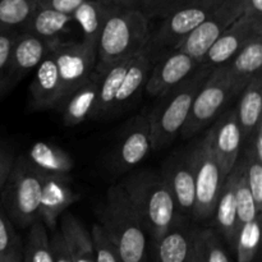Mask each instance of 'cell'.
<instances>
[{
    "label": "cell",
    "mask_w": 262,
    "mask_h": 262,
    "mask_svg": "<svg viewBox=\"0 0 262 262\" xmlns=\"http://www.w3.org/2000/svg\"><path fill=\"white\" fill-rule=\"evenodd\" d=\"M150 37V19L114 2L97 38L95 72L102 76L115 64L147 50Z\"/></svg>",
    "instance_id": "obj_1"
},
{
    "label": "cell",
    "mask_w": 262,
    "mask_h": 262,
    "mask_svg": "<svg viewBox=\"0 0 262 262\" xmlns=\"http://www.w3.org/2000/svg\"><path fill=\"white\" fill-rule=\"evenodd\" d=\"M100 225L123 262H148V235L145 225L130 205L122 184L107 189L100 214Z\"/></svg>",
    "instance_id": "obj_2"
},
{
    "label": "cell",
    "mask_w": 262,
    "mask_h": 262,
    "mask_svg": "<svg viewBox=\"0 0 262 262\" xmlns=\"http://www.w3.org/2000/svg\"><path fill=\"white\" fill-rule=\"evenodd\" d=\"M212 69L200 64L186 79L158 96L148 113L151 128V151L165 148L181 133L197 92Z\"/></svg>",
    "instance_id": "obj_3"
},
{
    "label": "cell",
    "mask_w": 262,
    "mask_h": 262,
    "mask_svg": "<svg viewBox=\"0 0 262 262\" xmlns=\"http://www.w3.org/2000/svg\"><path fill=\"white\" fill-rule=\"evenodd\" d=\"M122 187L152 242L158 241L182 215L158 171L133 173L123 182Z\"/></svg>",
    "instance_id": "obj_4"
},
{
    "label": "cell",
    "mask_w": 262,
    "mask_h": 262,
    "mask_svg": "<svg viewBox=\"0 0 262 262\" xmlns=\"http://www.w3.org/2000/svg\"><path fill=\"white\" fill-rule=\"evenodd\" d=\"M43 174L36 170L25 156L15 159L2 191V201L13 225L28 228L40 220L41 184Z\"/></svg>",
    "instance_id": "obj_5"
},
{
    "label": "cell",
    "mask_w": 262,
    "mask_h": 262,
    "mask_svg": "<svg viewBox=\"0 0 262 262\" xmlns=\"http://www.w3.org/2000/svg\"><path fill=\"white\" fill-rule=\"evenodd\" d=\"M187 150L194 176V205L191 217L194 222H206L212 219L225 178L206 133L187 146Z\"/></svg>",
    "instance_id": "obj_6"
},
{
    "label": "cell",
    "mask_w": 262,
    "mask_h": 262,
    "mask_svg": "<svg viewBox=\"0 0 262 262\" xmlns=\"http://www.w3.org/2000/svg\"><path fill=\"white\" fill-rule=\"evenodd\" d=\"M232 99H234L232 77L227 63L212 69L197 92L188 118L181 130L182 137L191 138L200 135L225 112Z\"/></svg>",
    "instance_id": "obj_7"
},
{
    "label": "cell",
    "mask_w": 262,
    "mask_h": 262,
    "mask_svg": "<svg viewBox=\"0 0 262 262\" xmlns=\"http://www.w3.org/2000/svg\"><path fill=\"white\" fill-rule=\"evenodd\" d=\"M225 0H182L165 18L160 27L151 33L148 50L173 49L197 26L206 20Z\"/></svg>",
    "instance_id": "obj_8"
},
{
    "label": "cell",
    "mask_w": 262,
    "mask_h": 262,
    "mask_svg": "<svg viewBox=\"0 0 262 262\" xmlns=\"http://www.w3.org/2000/svg\"><path fill=\"white\" fill-rule=\"evenodd\" d=\"M53 55L58 67L63 104L64 100L84 82L89 81L95 72L96 45L83 40H60L53 49Z\"/></svg>",
    "instance_id": "obj_9"
},
{
    "label": "cell",
    "mask_w": 262,
    "mask_h": 262,
    "mask_svg": "<svg viewBox=\"0 0 262 262\" xmlns=\"http://www.w3.org/2000/svg\"><path fill=\"white\" fill-rule=\"evenodd\" d=\"M243 14L242 0H225L206 20L197 26L171 50H179L201 64L222 33Z\"/></svg>",
    "instance_id": "obj_10"
},
{
    "label": "cell",
    "mask_w": 262,
    "mask_h": 262,
    "mask_svg": "<svg viewBox=\"0 0 262 262\" xmlns=\"http://www.w3.org/2000/svg\"><path fill=\"white\" fill-rule=\"evenodd\" d=\"M60 40L61 38L46 40L30 33L18 32L10 49L8 68L2 84V97H4L30 72L35 71Z\"/></svg>",
    "instance_id": "obj_11"
},
{
    "label": "cell",
    "mask_w": 262,
    "mask_h": 262,
    "mask_svg": "<svg viewBox=\"0 0 262 262\" xmlns=\"http://www.w3.org/2000/svg\"><path fill=\"white\" fill-rule=\"evenodd\" d=\"M151 151L148 114H138L124 125L113 152V165L118 171L132 170Z\"/></svg>",
    "instance_id": "obj_12"
},
{
    "label": "cell",
    "mask_w": 262,
    "mask_h": 262,
    "mask_svg": "<svg viewBox=\"0 0 262 262\" xmlns=\"http://www.w3.org/2000/svg\"><path fill=\"white\" fill-rule=\"evenodd\" d=\"M205 133L222 169L223 177L227 178L239 159L243 145L242 130L234 107L225 110Z\"/></svg>",
    "instance_id": "obj_13"
},
{
    "label": "cell",
    "mask_w": 262,
    "mask_h": 262,
    "mask_svg": "<svg viewBox=\"0 0 262 262\" xmlns=\"http://www.w3.org/2000/svg\"><path fill=\"white\" fill-rule=\"evenodd\" d=\"M159 173L163 177L178 211L184 216H191L194 205V176L187 147L169 156Z\"/></svg>",
    "instance_id": "obj_14"
},
{
    "label": "cell",
    "mask_w": 262,
    "mask_h": 262,
    "mask_svg": "<svg viewBox=\"0 0 262 262\" xmlns=\"http://www.w3.org/2000/svg\"><path fill=\"white\" fill-rule=\"evenodd\" d=\"M258 35H262V19H256L243 13L210 48L201 64L214 69L229 63L252 38Z\"/></svg>",
    "instance_id": "obj_15"
},
{
    "label": "cell",
    "mask_w": 262,
    "mask_h": 262,
    "mask_svg": "<svg viewBox=\"0 0 262 262\" xmlns=\"http://www.w3.org/2000/svg\"><path fill=\"white\" fill-rule=\"evenodd\" d=\"M200 63L179 50H170L151 68L145 91L151 96L161 95L186 79Z\"/></svg>",
    "instance_id": "obj_16"
},
{
    "label": "cell",
    "mask_w": 262,
    "mask_h": 262,
    "mask_svg": "<svg viewBox=\"0 0 262 262\" xmlns=\"http://www.w3.org/2000/svg\"><path fill=\"white\" fill-rule=\"evenodd\" d=\"M79 199L72 188L69 176H43L41 184L40 220L48 229L55 230L56 220Z\"/></svg>",
    "instance_id": "obj_17"
},
{
    "label": "cell",
    "mask_w": 262,
    "mask_h": 262,
    "mask_svg": "<svg viewBox=\"0 0 262 262\" xmlns=\"http://www.w3.org/2000/svg\"><path fill=\"white\" fill-rule=\"evenodd\" d=\"M196 228L188 216L181 215L158 241L152 242L154 262H187Z\"/></svg>",
    "instance_id": "obj_18"
},
{
    "label": "cell",
    "mask_w": 262,
    "mask_h": 262,
    "mask_svg": "<svg viewBox=\"0 0 262 262\" xmlns=\"http://www.w3.org/2000/svg\"><path fill=\"white\" fill-rule=\"evenodd\" d=\"M31 105L36 110H58L61 104V84L53 51L38 64L30 84Z\"/></svg>",
    "instance_id": "obj_19"
},
{
    "label": "cell",
    "mask_w": 262,
    "mask_h": 262,
    "mask_svg": "<svg viewBox=\"0 0 262 262\" xmlns=\"http://www.w3.org/2000/svg\"><path fill=\"white\" fill-rule=\"evenodd\" d=\"M235 179H237V169L234 165L233 170L228 174L223 183L214 215H212V222H214L212 228L219 233L225 245L232 250H234L235 239L239 230L237 219V205H235Z\"/></svg>",
    "instance_id": "obj_20"
},
{
    "label": "cell",
    "mask_w": 262,
    "mask_h": 262,
    "mask_svg": "<svg viewBox=\"0 0 262 262\" xmlns=\"http://www.w3.org/2000/svg\"><path fill=\"white\" fill-rule=\"evenodd\" d=\"M151 68H152V58H151V51L148 49L129 59L127 73H125L122 84L117 92V96L113 101L109 117L124 112L137 99L142 89H145Z\"/></svg>",
    "instance_id": "obj_21"
},
{
    "label": "cell",
    "mask_w": 262,
    "mask_h": 262,
    "mask_svg": "<svg viewBox=\"0 0 262 262\" xmlns=\"http://www.w3.org/2000/svg\"><path fill=\"white\" fill-rule=\"evenodd\" d=\"M100 76L94 72L89 81L72 92L60 105L58 112L61 113L64 124L68 127L78 125L84 120L91 119L99 97Z\"/></svg>",
    "instance_id": "obj_22"
},
{
    "label": "cell",
    "mask_w": 262,
    "mask_h": 262,
    "mask_svg": "<svg viewBox=\"0 0 262 262\" xmlns=\"http://www.w3.org/2000/svg\"><path fill=\"white\" fill-rule=\"evenodd\" d=\"M262 66V35L250 41L232 60L228 63L232 77L233 96H239L248 82L261 73Z\"/></svg>",
    "instance_id": "obj_23"
},
{
    "label": "cell",
    "mask_w": 262,
    "mask_h": 262,
    "mask_svg": "<svg viewBox=\"0 0 262 262\" xmlns=\"http://www.w3.org/2000/svg\"><path fill=\"white\" fill-rule=\"evenodd\" d=\"M25 158L43 176H69L74 166L73 159L66 150L42 141L33 143Z\"/></svg>",
    "instance_id": "obj_24"
},
{
    "label": "cell",
    "mask_w": 262,
    "mask_h": 262,
    "mask_svg": "<svg viewBox=\"0 0 262 262\" xmlns=\"http://www.w3.org/2000/svg\"><path fill=\"white\" fill-rule=\"evenodd\" d=\"M238 97L239 100L234 109L245 141L262 122V74H256Z\"/></svg>",
    "instance_id": "obj_25"
},
{
    "label": "cell",
    "mask_w": 262,
    "mask_h": 262,
    "mask_svg": "<svg viewBox=\"0 0 262 262\" xmlns=\"http://www.w3.org/2000/svg\"><path fill=\"white\" fill-rule=\"evenodd\" d=\"M60 232L68 246L72 262H96L91 234L73 214L64 212L61 215Z\"/></svg>",
    "instance_id": "obj_26"
},
{
    "label": "cell",
    "mask_w": 262,
    "mask_h": 262,
    "mask_svg": "<svg viewBox=\"0 0 262 262\" xmlns=\"http://www.w3.org/2000/svg\"><path fill=\"white\" fill-rule=\"evenodd\" d=\"M113 0H86L76 12L72 14L74 22L81 27L86 42L96 45L105 19L112 10Z\"/></svg>",
    "instance_id": "obj_27"
},
{
    "label": "cell",
    "mask_w": 262,
    "mask_h": 262,
    "mask_svg": "<svg viewBox=\"0 0 262 262\" xmlns=\"http://www.w3.org/2000/svg\"><path fill=\"white\" fill-rule=\"evenodd\" d=\"M72 22H74L72 15L63 14L49 8L37 7L32 17L23 26L19 32L30 33L46 40L61 38L60 35L66 32Z\"/></svg>",
    "instance_id": "obj_28"
},
{
    "label": "cell",
    "mask_w": 262,
    "mask_h": 262,
    "mask_svg": "<svg viewBox=\"0 0 262 262\" xmlns=\"http://www.w3.org/2000/svg\"><path fill=\"white\" fill-rule=\"evenodd\" d=\"M37 7L38 0H0V33L19 32Z\"/></svg>",
    "instance_id": "obj_29"
},
{
    "label": "cell",
    "mask_w": 262,
    "mask_h": 262,
    "mask_svg": "<svg viewBox=\"0 0 262 262\" xmlns=\"http://www.w3.org/2000/svg\"><path fill=\"white\" fill-rule=\"evenodd\" d=\"M22 262H53L50 237L41 220L28 227L27 237L23 245Z\"/></svg>",
    "instance_id": "obj_30"
},
{
    "label": "cell",
    "mask_w": 262,
    "mask_h": 262,
    "mask_svg": "<svg viewBox=\"0 0 262 262\" xmlns=\"http://www.w3.org/2000/svg\"><path fill=\"white\" fill-rule=\"evenodd\" d=\"M235 169H237V179H235V205H237V219L239 228L247 223L252 222L253 219L261 215V212L256 209L255 201L251 194L250 188H248L247 181H246L245 174V163L243 159H238L235 163Z\"/></svg>",
    "instance_id": "obj_31"
},
{
    "label": "cell",
    "mask_w": 262,
    "mask_h": 262,
    "mask_svg": "<svg viewBox=\"0 0 262 262\" xmlns=\"http://www.w3.org/2000/svg\"><path fill=\"white\" fill-rule=\"evenodd\" d=\"M261 239V215L238 230L234 251L237 262H253L258 252Z\"/></svg>",
    "instance_id": "obj_32"
},
{
    "label": "cell",
    "mask_w": 262,
    "mask_h": 262,
    "mask_svg": "<svg viewBox=\"0 0 262 262\" xmlns=\"http://www.w3.org/2000/svg\"><path fill=\"white\" fill-rule=\"evenodd\" d=\"M23 245L7 215L0 209V262H22Z\"/></svg>",
    "instance_id": "obj_33"
},
{
    "label": "cell",
    "mask_w": 262,
    "mask_h": 262,
    "mask_svg": "<svg viewBox=\"0 0 262 262\" xmlns=\"http://www.w3.org/2000/svg\"><path fill=\"white\" fill-rule=\"evenodd\" d=\"M204 262H230L228 246L214 228L199 227Z\"/></svg>",
    "instance_id": "obj_34"
},
{
    "label": "cell",
    "mask_w": 262,
    "mask_h": 262,
    "mask_svg": "<svg viewBox=\"0 0 262 262\" xmlns=\"http://www.w3.org/2000/svg\"><path fill=\"white\" fill-rule=\"evenodd\" d=\"M241 158L245 163V174L248 188L255 201L256 209L262 212V161L256 160L248 154L241 152Z\"/></svg>",
    "instance_id": "obj_35"
},
{
    "label": "cell",
    "mask_w": 262,
    "mask_h": 262,
    "mask_svg": "<svg viewBox=\"0 0 262 262\" xmlns=\"http://www.w3.org/2000/svg\"><path fill=\"white\" fill-rule=\"evenodd\" d=\"M90 234H91L92 247H94L96 262H123L117 247L113 245L109 237L105 234L101 225L95 224Z\"/></svg>",
    "instance_id": "obj_36"
},
{
    "label": "cell",
    "mask_w": 262,
    "mask_h": 262,
    "mask_svg": "<svg viewBox=\"0 0 262 262\" xmlns=\"http://www.w3.org/2000/svg\"><path fill=\"white\" fill-rule=\"evenodd\" d=\"M123 7L132 8V9L138 10L148 19L154 18H163L166 17V8L164 4V0H113Z\"/></svg>",
    "instance_id": "obj_37"
},
{
    "label": "cell",
    "mask_w": 262,
    "mask_h": 262,
    "mask_svg": "<svg viewBox=\"0 0 262 262\" xmlns=\"http://www.w3.org/2000/svg\"><path fill=\"white\" fill-rule=\"evenodd\" d=\"M17 35L18 31L0 33V99H2V84L3 81H4L5 72H7L8 68L10 49H12L13 41L17 37Z\"/></svg>",
    "instance_id": "obj_38"
},
{
    "label": "cell",
    "mask_w": 262,
    "mask_h": 262,
    "mask_svg": "<svg viewBox=\"0 0 262 262\" xmlns=\"http://www.w3.org/2000/svg\"><path fill=\"white\" fill-rule=\"evenodd\" d=\"M51 251H53V262H72L68 246L60 230H54L50 237Z\"/></svg>",
    "instance_id": "obj_39"
},
{
    "label": "cell",
    "mask_w": 262,
    "mask_h": 262,
    "mask_svg": "<svg viewBox=\"0 0 262 262\" xmlns=\"http://www.w3.org/2000/svg\"><path fill=\"white\" fill-rule=\"evenodd\" d=\"M86 0H38V7L49 8L63 14L72 15Z\"/></svg>",
    "instance_id": "obj_40"
},
{
    "label": "cell",
    "mask_w": 262,
    "mask_h": 262,
    "mask_svg": "<svg viewBox=\"0 0 262 262\" xmlns=\"http://www.w3.org/2000/svg\"><path fill=\"white\" fill-rule=\"evenodd\" d=\"M14 160L15 159L13 151L8 148L7 145L0 143V193H2L5 183H7Z\"/></svg>",
    "instance_id": "obj_41"
},
{
    "label": "cell",
    "mask_w": 262,
    "mask_h": 262,
    "mask_svg": "<svg viewBox=\"0 0 262 262\" xmlns=\"http://www.w3.org/2000/svg\"><path fill=\"white\" fill-rule=\"evenodd\" d=\"M243 13L256 19H262V0H242Z\"/></svg>",
    "instance_id": "obj_42"
},
{
    "label": "cell",
    "mask_w": 262,
    "mask_h": 262,
    "mask_svg": "<svg viewBox=\"0 0 262 262\" xmlns=\"http://www.w3.org/2000/svg\"><path fill=\"white\" fill-rule=\"evenodd\" d=\"M187 262H204V255H202V248L201 242H200V235H199V227L196 228L193 238V245H192L191 253Z\"/></svg>",
    "instance_id": "obj_43"
},
{
    "label": "cell",
    "mask_w": 262,
    "mask_h": 262,
    "mask_svg": "<svg viewBox=\"0 0 262 262\" xmlns=\"http://www.w3.org/2000/svg\"><path fill=\"white\" fill-rule=\"evenodd\" d=\"M181 2L182 0H164V4H165L166 8V15H168Z\"/></svg>",
    "instance_id": "obj_44"
}]
</instances>
